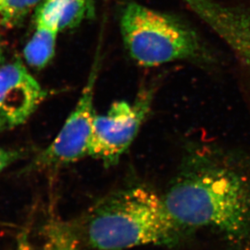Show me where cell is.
<instances>
[{
    "instance_id": "obj_13",
    "label": "cell",
    "mask_w": 250,
    "mask_h": 250,
    "mask_svg": "<svg viewBox=\"0 0 250 250\" xmlns=\"http://www.w3.org/2000/svg\"><path fill=\"white\" fill-rule=\"evenodd\" d=\"M18 250H26V249L20 248Z\"/></svg>"
},
{
    "instance_id": "obj_7",
    "label": "cell",
    "mask_w": 250,
    "mask_h": 250,
    "mask_svg": "<svg viewBox=\"0 0 250 250\" xmlns=\"http://www.w3.org/2000/svg\"><path fill=\"white\" fill-rule=\"evenodd\" d=\"M37 10L35 31L24 47V57L29 66L42 69L55 56L57 38L61 29L59 17Z\"/></svg>"
},
{
    "instance_id": "obj_9",
    "label": "cell",
    "mask_w": 250,
    "mask_h": 250,
    "mask_svg": "<svg viewBox=\"0 0 250 250\" xmlns=\"http://www.w3.org/2000/svg\"><path fill=\"white\" fill-rule=\"evenodd\" d=\"M42 2V0H0V25L10 28L19 26Z\"/></svg>"
},
{
    "instance_id": "obj_11",
    "label": "cell",
    "mask_w": 250,
    "mask_h": 250,
    "mask_svg": "<svg viewBox=\"0 0 250 250\" xmlns=\"http://www.w3.org/2000/svg\"><path fill=\"white\" fill-rule=\"evenodd\" d=\"M71 250V247H69V246H64L63 241H62L61 245L59 246V247H55V248L52 249V250Z\"/></svg>"
},
{
    "instance_id": "obj_4",
    "label": "cell",
    "mask_w": 250,
    "mask_h": 250,
    "mask_svg": "<svg viewBox=\"0 0 250 250\" xmlns=\"http://www.w3.org/2000/svg\"><path fill=\"white\" fill-rule=\"evenodd\" d=\"M152 100L153 90H143L133 103L116 102L105 114L96 115L89 156L106 166L116 165L136 137Z\"/></svg>"
},
{
    "instance_id": "obj_12",
    "label": "cell",
    "mask_w": 250,
    "mask_h": 250,
    "mask_svg": "<svg viewBox=\"0 0 250 250\" xmlns=\"http://www.w3.org/2000/svg\"><path fill=\"white\" fill-rule=\"evenodd\" d=\"M2 58V48H1V38H0V59Z\"/></svg>"
},
{
    "instance_id": "obj_5",
    "label": "cell",
    "mask_w": 250,
    "mask_h": 250,
    "mask_svg": "<svg viewBox=\"0 0 250 250\" xmlns=\"http://www.w3.org/2000/svg\"><path fill=\"white\" fill-rule=\"evenodd\" d=\"M97 51L92 70L76 108L71 112L52 144L38 156L37 167H55L79 161L89 156L92 142L94 109L95 85L100 65Z\"/></svg>"
},
{
    "instance_id": "obj_3",
    "label": "cell",
    "mask_w": 250,
    "mask_h": 250,
    "mask_svg": "<svg viewBox=\"0 0 250 250\" xmlns=\"http://www.w3.org/2000/svg\"><path fill=\"white\" fill-rule=\"evenodd\" d=\"M120 27L126 50L141 66L180 60L207 62L210 59L194 28L172 15L129 2L122 12Z\"/></svg>"
},
{
    "instance_id": "obj_6",
    "label": "cell",
    "mask_w": 250,
    "mask_h": 250,
    "mask_svg": "<svg viewBox=\"0 0 250 250\" xmlns=\"http://www.w3.org/2000/svg\"><path fill=\"white\" fill-rule=\"evenodd\" d=\"M45 97L46 92L21 60L1 66L0 128H14L25 123Z\"/></svg>"
},
{
    "instance_id": "obj_2",
    "label": "cell",
    "mask_w": 250,
    "mask_h": 250,
    "mask_svg": "<svg viewBox=\"0 0 250 250\" xmlns=\"http://www.w3.org/2000/svg\"><path fill=\"white\" fill-rule=\"evenodd\" d=\"M191 230L177 222L163 197L144 187L110 194L90 210L81 224V236L98 250L141 246L175 247Z\"/></svg>"
},
{
    "instance_id": "obj_8",
    "label": "cell",
    "mask_w": 250,
    "mask_h": 250,
    "mask_svg": "<svg viewBox=\"0 0 250 250\" xmlns=\"http://www.w3.org/2000/svg\"><path fill=\"white\" fill-rule=\"evenodd\" d=\"M38 7L60 17V29L76 28L94 14L93 0H42Z\"/></svg>"
},
{
    "instance_id": "obj_10",
    "label": "cell",
    "mask_w": 250,
    "mask_h": 250,
    "mask_svg": "<svg viewBox=\"0 0 250 250\" xmlns=\"http://www.w3.org/2000/svg\"><path fill=\"white\" fill-rule=\"evenodd\" d=\"M21 152L16 150H7L0 147V172L21 156Z\"/></svg>"
},
{
    "instance_id": "obj_1",
    "label": "cell",
    "mask_w": 250,
    "mask_h": 250,
    "mask_svg": "<svg viewBox=\"0 0 250 250\" xmlns=\"http://www.w3.org/2000/svg\"><path fill=\"white\" fill-rule=\"evenodd\" d=\"M163 198L182 226L208 228L232 250H250V173L235 159L191 151Z\"/></svg>"
}]
</instances>
